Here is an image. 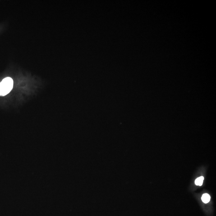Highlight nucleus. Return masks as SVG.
Segmentation results:
<instances>
[{
	"mask_svg": "<svg viewBox=\"0 0 216 216\" xmlns=\"http://www.w3.org/2000/svg\"><path fill=\"white\" fill-rule=\"evenodd\" d=\"M13 80L10 77L4 79L0 83V96H4L8 94L12 90Z\"/></svg>",
	"mask_w": 216,
	"mask_h": 216,
	"instance_id": "1",
	"label": "nucleus"
},
{
	"mask_svg": "<svg viewBox=\"0 0 216 216\" xmlns=\"http://www.w3.org/2000/svg\"><path fill=\"white\" fill-rule=\"evenodd\" d=\"M201 199L203 203H207L209 202L210 200L211 197L209 194H203L202 197Z\"/></svg>",
	"mask_w": 216,
	"mask_h": 216,
	"instance_id": "2",
	"label": "nucleus"
},
{
	"mask_svg": "<svg viewBox=\"0 0 216 216\" xmlns=\"http://www.w3.org/2000/svg\"><path fill=\"white\" fill-rule=\"evenodd\" d=\"M204 177H200L198 178L196 180H195V183L196 185L198 186H202L203 185V180H204Z\"/></svg>",
	"mask_w": 216,
	"mask_h": 216,
	"instance_id": "3",
	"label": "nucleus"
}]
</instances>
